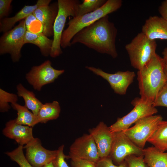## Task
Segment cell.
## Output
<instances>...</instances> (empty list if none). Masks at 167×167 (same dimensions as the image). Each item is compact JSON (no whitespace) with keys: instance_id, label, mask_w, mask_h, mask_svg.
<instances>
[{"instance_id":"6da1fadb","label":"cell","mask_w":167,"mask_h":167,"mask_svg":"<svg viewBox=\"0 0 167 167\" xmlns=\"http://www.w3.org/2000/svg\"><path fill=\"white\" fill-rule=\"evenodd\" d=\"M117 30L106 15L77 32L72 38L71 45L82 44L102 54L116 58L118 56L116 45Z\"/></svg>"},{"instance_id":"7a4b0ae2","label":"cell","mask_w":167,"mask_h":167,"mask_svg":"<svg viewBox=\"0 0 167 167\" xmlns=\"http://www.w3.org/2000/svg\"><path fill=\"white\" fill-rule=\"evenodd\" d=\"M163 58L156 54L137 73L139 94L142 99L152 102L167 82Z\"/></svg>"},{"instance_id":"3957f363","label":"cell","mask_w":167,"mask_h":167,"mask_svg":"<svg viewBox=\"0 0 167 167\" xmlns=\"http://www.w3.org/2000/svg\"><path fill=\"white\" fill-rule=\"evenodd\" d=\"M122 2L121 0H108L96 10L73 17L67 23L68 26L62 33L61 47L65 48L71 46V40L77 32L101 18L118 10L121 7Z\"/></svg>"},{"instance_id":"277c9868","label":"cell","mask_w":167,"mask_h":167,"mask_svg":"<svg viewBox=\"0 0 167 167\" xmlns=\"http://www.w3.org/2000/svg\"><path fill=\"white\" fill-rule=\"evenodd\" d=\"M155 40L149 39L143 33H138L125 46L131 66L138 70L141 69L156 53Z\"/></svg>"},{"instance_id":"5b68a950","label":"cell","mask_w":167,"mask_h":167,"mask_svg":"<svg viewBox=\"0 0 167 167\" xmlns=\"http://www.w3.org/2000/svg\"><path fill=\"white\" fill-rule=\"evenodd\" d=\"M57 3L58 11L54 24L53 44L50 54L54 58L62 53L60 43L67 18L77 16L80 2L77 0H58Z\"/></svg>"},{"instance_id":"8992f818","label":"cell","mask_w":167,"mask_h":167,"mask_svg":"<svg viewBox=\"0 0 167 167\" xmlns=\"http://www.w3.org/2000/svg\"><path fill=\"white\" fill-rule=\"evenodd\" d=\"M134 108L125 116L117 118V121L109 127L112 133L124 131L139 119L154 115L158 112L152 102L142 98L136 97L131 102Z\"/></svg>"},{"instance_id":"52a82bcc","label":"cell","mask_w":167,"mask_h":167,"mask_svg":"<svg viewBox=\"0 0 167 167\" xmlns=\"http://www.w3.org/2000/svg\"><path fill=\"white\" fill-rule=\"evenodd\" d=\"M26 32L24 20L11 30L3 34L0 38V54H10L14 62H18L24 43Z\"/></svg>"},{"instance_id":"ba28073f","label":"cell","mask_w":167,"mask_h":167,"mask_svg":"<svg viewBox=\"0 0 167 167\" xmlns=\"http://www.w3.org/2000/svg\"><path fill=\"white\" fill-rule=\"evenodd\" d=\"M162 119L159 115L145 117L136 122L133 126L123 131L136 146L144 149L146 142Z\"/></svg>"},{"instance_id":"9c48e42d","label":"cell","mask_w":167,"mask_h":167,"mask_svg":"<svg viewBox=\"0 0 167 167\" xmlns=\"http://www.w3.org/2000/svg\"><path fill=\"white\" fill-rule=\"evenodd\" d=\"M113 137L109 156L118 165L131 155H143V149L136 146L123 131L113 133Z\"/></svg>"},{"instance_id":"30bf717a","label":"cell","mask_w":167,"mask_h":167,"mask_svg":"<svg viewBox=\"0 0 167 167\" xmlns=\"http://www.w3.org/2000/svg\"><path fill=\"white\" fill-rule=\"evenodd\" d=\"M64 72V70L54 69L48 60L40 65L33 66L26 74V78L35 90L40 91L43 86L53 82Z\"/></svg>"},{"instance_id":"8fae6325","label":"cell","mask_w":167,"mask_h":167,"mask_svg":"<svg viewBox=\"0 0 167 167\" xmlns=\"http://www.w3.org/2000/svg\"><path fill=\"white\" fill-rule=\"evenodd\" d=\"M24 148L26 149V158L33 167H44L52 162L58 152V150H50L45 148L38 138H34Z\"/></svg>"},{"instance_id":"7c38bea8","label":"cell","mask_w":167,"mask_h":167,"mask_svg":"<svg viewBox=\"0 0 167 167\" xmlns=\"http://www.w3.org/2000/svg\"><path fill=\"white\" fill-rule=\"evenodd\" d=\"M86 68L106 80L115 93L121 95L126 94L128 88L133 82L135 76L134 72L129 71L110 74L93 66H86Z\"/></svg>"},{"instance_id":"4fadbf2b","label":"cell","mask_w":167,"mask_h":167,"mask_svg":"<svg viewBox=\"0 0 167 167\" xmlns=\"http://www.w3.org/2000/svg\"><path fill=\"white\" fill-rule=\"evenodd\" d=\"M69 154L96 163L100 158L95 142L89 134L76 139L70 147Z\"/></svg>"},{"instance_id":"5bb4252c","label":"cell","mask_w":167,"mask_h":167,"mask_svg":"<svg viewBox=\"0 0 167 167\" xmlns=\"http://www.w3.org/2000/svg\"><path fill=\"white\" fill-rule=\"evenodd\" d=\"M96 146L100 158L109 156L113 140V133L103 122L88 130Z\"/></svg>"},{"instance_id":"9a60e30c","label":"cell","mask_w":167,"mask_h":167,"mask_svg":"<svg viewBox=\"0 0 167 167\" xmlns=\"http://www.w3.org/2000/svg\"><path fill=\"white\" fill-rule=\"evenodd\" d=\"M2 133L6 137L14 139L19 145L22 146L26 145L34 138L32 127L17 124L15 119L7 122Z\"/></svg>"},{"instance_id":"2e32d148","label":"cell","mask_w":167,"mask_h":167,"mask_svg":"<svg viewBox=\"0 0 167 167\" xmlns=\"http://www.w3.org/2000/svg\"><path fill=\"white\" fill-rule=\"evenodd\" d=\"M58 11L57 3L40 6L33 13L42 25V33L47 37L53 36L54 24Z\"/></svg>"},{"instance_id":"e0dca14e","label":"cell","mask_w":167,"mask_h":167,"mask_svg":"<svg viewBox=\"0 0 167 167\" xmlns=\"http://www.w3.org/2000/svg\"><path fill=\"white\" fill-rule=\"evenodd\" d=\"M141 32L152 40H167V21L161 17L150 16L142 26Z\"/></svg>"},{"instance_id":"ac0fdd59","label":"cell","mask_w":167,"mask_h":167,"mask_svg":"<svg viewBox=\"0 0 167 167\" xmlns=\"http://www.w3.org/2000/svg\"><path fill=\"white\" fill-rule=\"evenodd\" d=\"M51 0H38L36 3L33 5L25 6L14 16L4 18L0 20V32H5L12 29L18 22L25 19L29 15L33 14L39 7L49 5Z\"/></svg>"},{"instance_id":"d6986e66","label":"cell","mask_w":167,"mask_h":167,"mask_svg":"<svg viewBox=\"0 0 167 167\" xmlns=\"http://www.w3.org/2000/svg\"><path fill=\"white\" fill-rule=\"evenodd\" d=\"M24 44L30 43L39 48L42 55L45 57L50 55L53 40L49 38L42 32L33 33L26 31L24 37Z\"/></svg>"},{"instance_id":"ffe728a7","label":"cell","mask_w":167,"mask_h":167,"mask_svg":"<svg viewBox=\"0 0 167 167\" xmlns=\"http://www.w3.org/2000/svg\"><path fill=\"white\" fill-rule=\"evenodd\" d=\"M143 156L149 167H167V152L152 146L144 148Z\"/></svg>"},{"instance_id":"44dd1931","label":"cell","mask_w":167,"mask_h":167,"mask_svg":"<svg viewBox=\"0 0 167 167\" xmlns=\"http://www.w3.org/2000/svg\"><path fill=\"white\" fill-rule=\"evenodd\" d=\"M147 142L162 152L167 151V121L160 122Z\"/></svg>"},{"instance_id":"7402d4cb","label":"cell","mask_w":167,"mask_h":167,"mask_svg":"<svg viewBox=\"0 0 167 167\" xmlns=\"http://www.w3.org/2000/svg\"><path fill=\"white\" fill-rule=\"evenodd\" d=\"M16 89L18 96L23 97L24 100L25 106L37 116L43 104L36 97L32 92L28 90L21 84H18Z\"/></svg>"},{"instance_id":"603a6c76","label":"cell","mask_w":167,"mask_h":167,"mask_svg":"<svg viewBox=\"0 0 167 167\" xmlns=\"http://www.w3.org/2000/svg\"><path fill=\"white\" fill-rule=\"evenodd\" d=\"M60 111L61 108L57 101L43 104L37 115L39 123H45L49 121L57 119Z\"/></svg>"},{"instance_id":"cb8c5ba5","label":"cell","mask_w":167,"mask_h":167,"mask_svg":"<svg viewBox=\"0 0 167 167\" xmlns=\"http://www.w3.org/2000/svg\"><path fill=\"white\" fill-rule=\"evenodd\" d=\"M11 105L17 112V117L15 119L17 123L32 127L39 123L37 116L29 111L25 106L17 103L11 104Z\"/></svg>"},{"instance_id":"d4e9b609","label":"cell","mask_w":167,"mask_h":167,"mask_svg":"<svg viewBox=\"0 0 167 167\" xmlns=\"http://www.w3.org/2000/svg\"><path fill=\"white\" fill-rule=\"evenodd\" d=\"M106 0H84L78 6L77 16H81L93 12L102 6Z\"/></svg>"},{"instance_id":"484cf974","label":"cell","mask_w":167,"mask_h":167,"mask_svg":"<svg viewBox=\"0 0 167 167\" xmlns=\"http://www.w3.org/2000/svg\"><path fill=\"white\" fill-rule=\"evenodd\" d=\"M24 147L19 146L11 152H7L5 154L13 161L15 162L20 167H33L29 163L24 156L23 152Z\"/></svg>"},{"instance_id":"4316f807","label":"cell","mask_w":167,"mask_h":167,"mask_svg":"<svg viewBox=\"0 0 167 167\" xmlns=\"http://www.w3.org/2000/svg\"><path fill=\"white\" fill-rule=\"evenodd\" d=\"M17 96L14 94L8 92L0 89V110L2 112L7 111L10 108L9 103H17Z\"/></svg>"},{"instance_id":"83f0119b","label":"cell","mask_w":167,"mask_h":167,"mask_svg":"<svg viewBox=\"0 0 167 167\" xmlns=\"http://www.w3.org/2000/svg\"><path fill=\"white\" fill-rule=\"evenodd\" d=\"M152 104L155 107H167V82L159 92Z\"/></svg>"},{"instance_id":"f1b7e54d","label":"cell","mask_w":167,"mask_h":167,"mask_svg":"<svg viewBox=\"0 0 167 167\" xmlns=\"http://www.w3.org/2000/svg\"><path fill=\"white\" fill-rule=\"evenodd\" d=\"M128 167H149L145 163L143 156L131 155L125 159Z\"/></svg>"},{"instance_id":"f546056e","label":"cell","mask_w":167,"mask_h":167,"mask_svg":"<svg viewBox=\"0 0 167 167\" xmlns=\"http://www.w3.org/2000/svg\"><path fill=\"white\" fill-rule=\"evenodd\" d=\"M64 145H62L57 149V154L52 162L54 167H69L65 161V159L67 158V156L64 154Z\"/></svg>"},{"instance_id":"4dcf8cb0","label":"cell","mask_w":167,"mask_h":167,"mask_svg":"<svg viewBox=\"0 0 167 167\" xmlns=\"http://www.w3.org/2000/svg\"><path fill=\"white\" fill-rule=\"evenodd\" d=\"M67 158L71 159V164L72 167H97L96 163L86 160L83 159L69 155Z\"/></svg>"},{"instance_id":"1f68e13d","label":"cell","mask_w":167,"mask_h":167,"mask_svg":"<svg viewBox=\"0 0 167 167\" xmlns=\"http://www.w3.org/2000/svg\"><path fill=\"white\" fill-rule=\"evenodd\" d=\"M96 164L97 167H128L127 164L125 160L119 165H115L109 156L100 158Z\"/></svg>"},{"instance_id":"d6a6232c","label":"cell","mask_w":167,"mask_h":167,"mask_svg":"<svg viewBox=\"0 0 167 167\" xmlns=\"http://www.w3.org/2000/svg\"><path fill=\"white\" fill-rule=\"evenodd\" d=\"M12 0H0V19L8 14Z\"/></svg>"},{"instance_id":"836d02e7","label":"cell","mask_w":167,"mask_h":167,"mask_svg":"<svg viewBox=\"0 0 167 167\" xmlns=\"http://www.w3.org/2000/svg\"><path fill=\"white\" fill-rule=\"evenodd\" d=\"M161 17L167 21V0L163 1L158 8Z\"/></svg>"},{"instance_id":"e575fe53","label":"cell","mask_w":167,"mask_h":167,"mask_svg":"<svg viewBox=\"0 0 167 167\" xmlns=\"http://www.w3.org/2000/svg\"><path fill=\"white\" fill-rule=\"evenodd\" d=\"M162 54L165 63L167 65V47H165L163 49Z\"/></svg>"},{"instance_id":"d590c367","label":"cell","mask_w":167,"mask_h":167,"mask_svg":"<svg viewBox=\"0 0 167 167\" xmlns=\"http://www.w3.org/2000/svg\"><path fill=\"white\" fill-rule=\"evenodd\" d=\"M164 71L165 75L167 77V65L165 64L164 67Z\"/></svg>"},{"instance_id":"8d00e7d4","label":"cell","mask_w":167,"mask_h":167,"mask_svg":"<svg viewBox=\"0 0 167 167\" xmlns=\"http://www.w3.org/2000/svg\"><path fill=\"white\" fill-rule=\"evenodd\" d=\"M44 167H54L52 162L46 164Z\"/></svg>"}]
</instances>
